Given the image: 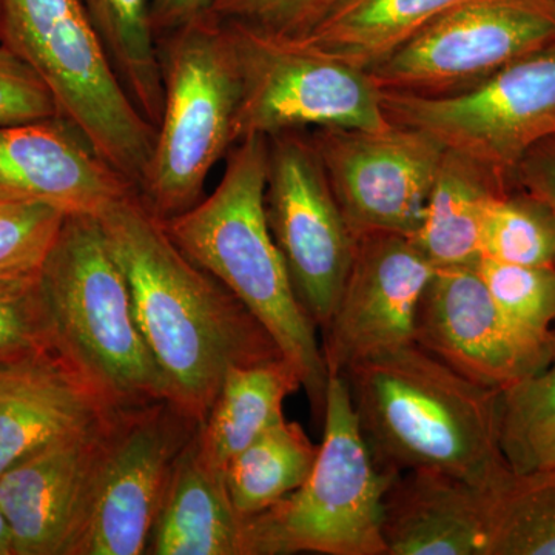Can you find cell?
<instances>
[{"mask_svg": "<svg viewBox=\"0 0 555 555\" xmlns=\"http://www.w3.org/2000/svg\"><path fill=\"white\" fill-rule=\"evenodd\" d=\"M167 400L203 423L229 369L284 358L268 328L192 261L138 193L100 217Z\"/></svg>", "mask_w": 555, "mask_h": 555, "instance_id": "1", "label": "cell"}, {"mask_svg": "<svg viewBox=\"0 0 555 555\" xmlns=\"http://www.w3.org/2000/svg\"><path fill=\"white\" fill-rule=\"evenodd\" d=\"M358 426L385 473L429 470L495 489L513 473L500 441V393L422 347H398L347 371Z\"/></svg>", "mask_w": 555, "mask_h": 555, "instance_id": "2", "label": "cell"}, {"mask_svg": "<svg viewBox=\"0 0 555 555\" xmlns=\"http://www.w3.org/2000/svg\"><path fill=\"white\" fill-rule=\"evenodd\" d=\"M269 138L250 134L228 153L217 189L167 219V233L195 264L235 295L262 324L298 372L317 418L326 406L328 372L317 326L299 305L268 218Z\"/></svg>", "mask_w": 555, "mask_h": 555, "instance_id": "3", "label": "cell"}, {"mask_svg": "<svg viewBox=\"0 0 555 555\" xmlns=\"http://www.w3.org/2000/svg\"><path fill=\"white\" fill-rule=\"evenodd\" d=\"M39 286L54 349L107 403L134 408L167 400L100 218L65 217Z\"/></svg>", "mask_w": 555, "mask_h": 555, "instance_id": "4", "label": "cell"}, {"mask_svg": "<svg viewBox=\"0 0 555 555\" xmlns=\"http://www.w3.org/2000/svg\"><path fill=\"white\" fill-rule=\"evenodd\" d=\"M163 113L139 199L160 221L204 198L210 171L236 144L243 78L229 25L210 14L158 38Z\"/></svg>", "mask_w": 555, "mask_h": 555, "instance_id": "5", "label": "cell"}, {"mask_svg": "<svg viewBox=\"0 0 555 555\" xmlns=\"http://www.w3.org/2000/svg\"><path fill=\"white\" fill-rule=\"evenodd\" d=\"M0 43L39 76L60 116L138 193L156 127L124 87L82 0H0Z\"/></svg>", "mask_w": 555, "mask_h": 555, "instance_id": "6", "label": "cell"}, {"mask_svg": "<svg viewBox=\"0 0 555 555\" xmlns=\"http://www.w3.org/2000/svg\"><path fill=\"white\" fill-rule=\"evenodd\" d=\"M396 477L375 463L346 379L328 378L315 465L297 491L259 514L266 555H386L385 500Z\"/></svg>", "mask_w": 555, "mask_h": 555, "instance_id": "7", "label": "cell"}, {"mask_svg": "<svg viewBox=\"0 0 555 555\" xmlns=\"http://www.w3.org/2000/svg\"><path fill=\"white\" fill-rule=\"evenodd\" d=\"M379 91L393 126L422 131L509 185L526 153L555 137V43L459 93Z\"/></svg>", "mask_w": 555, "mask_h": 555, "instance_id": "8", "label": "cell"}, {"mask_svg": "<svg viewBox=\"0 0 555 555\" xmlns=\"http://www.w3.org/2000/svg\"><path fill=\"white\" fill-rule=\"evenodd\" d=\"M225 25L235 40L243 78L236 142L309 126L363 131L393 126L366 69L302 43Z\"/></svg>", "mask_w": 555, "mask_h": 555, "instance_id": "9", "label": "cell"}, {"mask_svg": "<svg viewBox=\"0 0 555 555\" xmlns=\"http://www.w3.org/2000/svg\"><path fill=\"white\" fill-rule=\"evenodd\" d=\"M554 43L550 0H466L366 72L379 90L441 96Z\"/></svg>", "mask_w": 555, "mask_h": 555, "instance_id": "10", "label": "cell"}, {"mask_svg": "<svg viewBox=\"0 0 555 555\" xmlns=\"http://www.w3.org/2000/svg\"><path fill=\"white\" fill-rule=\"evenodd\" d=\"M199 425L169 400L119 408L69 555L147 554L175 463Z\"/></svg>", "mask_w": 555, "mask_h": 555, "instance_id": "11", "label": "cell"}, {"mask_svg": "<svg viewBox=\"0 0 555 555\" xmlns=\"http://www.w3.org/2000/svg\"><path fill=\"white\" fill-rule=\"evenodd\" d=\"M264 207L299 305L323 328L345 286L357 238L312 139L298 130L269 138Z\"/></svg>", "mask_w": 555, "mask_h": 555, "instance_id": "12", "label": "cell"}, {"mask_svg": "<svg viewBox=\"0 0 555 555\" xmlns=\"http://www.w3.org/2000/svg\"><path fill=\"white\" fill-rule=\"evenodd\" d=\"M353 235L414 238L444 149L406 127L383 131L320 129L312 138Z\"/></svg>", "mask_w": 555, "mask_h": 555, "instance_id": "13", "label": "cell"}, {"mask_svg": "<svg viewBox=\"0 0 555 555\" xmlns=\"http://www.w3.org/2000/svg\"><path fill=\"white\" fill-rule=\"evenodd\" d=\"M477 264L436 269L416 310L415 345L470 382L505 390L542 371L555 346L503 313Z\"/></svg>", "mask_w": 555, "mask_h": 555, "instance_id": "14", "label": "cell"}, {"mask_svg": "<svg viewBox=\"0 0 555 555\" xmlns=\"http://www.w3.org/2000/svg\"><path fill=\"white\" fill-rule=\"evenodd\" d=\"M434 273L408 236H357L341 295L321 328L328 377H345L361 361L415 343L416 310Z\"/></svg>", "mask_w": 555, "mask_h": 555, "instance_id": "15", "label": "cell"}, {"mask_svg": "<svg viewBox=\"0 0 555 555\" xmlns=\"http://www.w3.org/2000/svg\"><path fill=\"white\" fill-rule=\"evenodd\" d=\"M118 409L0 474V511L14 555L72 553Z\"/></svg>", "mask_w": 555, "mask_h": 555, "instance_id": "16", "label": "cell"}, {"mask_svg": "<svg viewBox=\"0 0 555 555\" xmlns=\"http://www.w3.org/2000/svg\"><path fill=\"white\" fill-rule=\"evenodd\" d=\"M0 189L67 217H100L137 193L62 116L0 126Z\"/></svg>", "mask_w": 555, "mask_h": 555, "instance_id": "17", "label": "cell"}, {"mask_svg": "<svg viewBox=\"0 0 555 555\" xmlns=\"http://www.w3.org/2000/svg\"><path fill=\"white\" fill-rule=\"evenodd\" d=\"M112 409L54 349L7 361L0 375V474Z\"/></svg>", "mask_w": 555, "mask_h": 555, "instance_id": "18", "label": "cell"}, {"mask_svg": "<svg viewBox=\"0 0 555 555\" xmlns=\"http://www.w3.org/2000/svg\"><path fill=\"white\" fill-rule=\"evenodd\" d=\"M147 554L266 555L259 514L244 516L233 505L224 473L201 451L198 433L175 463Z\"/></svg>", "mask_w": 555, "mask_h": 555, "instance_id": "19", "label": "cell"}, {"mask_svg": "<svg viewBox=\"0 0 555 555\" xmlns=\"http://www.w3.org/2000/svg\"><path fill=\"white\" fill-rule=\"evenodd\" d=\"M492 491L429 470L398 474L385 500L386 555H488Z\"/></svg>", "mask_w": 555, "mask_h": 555, "instance_id": "20", "label": "cell"}, {"mask_svg": "<svg viewBox=\"0 0 555 555\" xmlns=\"http://www.w3.org/2000/svg\"><path fill=\"white\" fill-rule=\"evenodd\" d=\"M509 189L485 167L444 150L414 243L434 268L477 264L483 255L486 210Z\"/></svg>", "mask_w": 555, "mask_h": 555, "instance_id": "21", "label": "cell"}, {"mask_svg": "<svg viewBox=\"0 0 555 555\" xmlns=\"http://www.w3.org/2000/svg\"><path fill=\"white\" fill-rule=\"evenodd\" d=\"M299 389L301 379L286 358L229 369L198 429L208 462L224 473L233 456L286 418L284 401Z\"/></svg>", "mask_w": 555, "mask_h": 555, "instance_id": "22", "label": "cell"}, {"mask_svg": "<svg viewBox=\"0 0 555 555\" xmlns=\"http://www.w3.org/2000/svg\"><path fill=\"white\" fill-rule=\"evenodd\" d=\"M463 2L466 0H352L297 43L367 69Z\"/></svg>", "mask_w": 555, "mask_h": 555, "instance_id": "23", "label": "cell"}, {"mask_svg": "<svg viewBox=\"0 0 555 555\" xmlns=\"http://www.w3.org/2000/svg\"><path fill=\"white\" fill-rule=\"evenodd\" d=\"M320 447L299 423H278L250 447L233 456L224 469L233 505L244 516H257L305 483Z\"/></svg>", "mask_w": 555, "mask_h": 555, "instance_id": "24", "label": "cell"}, {"mask_svg": "<svg viewBox=\"0 0 555 555\" xmlns=\"http://www.w3.org/2000/svg\"><path fill=\"white\" fill-rule=\"evenodd\" d=\"M82 3L131 100L153 126H158L164 102L163 69L158 39L150 25V0Z\"/></svg>", "mask_w": 555, "mask_h": 555, "instance_id": "25", "label": "cell"}, {"mask_svg": "<svg viewBox=\"0 0 555 555\" xmlns=\"http://www.w3.org/2000/svg\"><path fill=\"white\" fill-rule=\"evenodd\" d=\"M488 555H555V469L513 470L492 491Z\"/></svg>", "mask_w": 555, "mask_h": 555, "instance_id": "26", "label": "cell"}, {"mask_svg": "<svg viewBox=\"0 0 555 555\" xmlns=\"http://www.w3.org/2000/svg\"><path fill=\"white\" fill-rule=\"evenodd\" d=\"M481 250L505 264L554 266V215L524 190H502L486 210Z\"/></svg>", "mask_w": 555, "mask_h": 555, "instance_id": "27", "label": "cell"}, {"mask_svg": "<svg viewBox=\"0 0 555 555\" xmlns=\"http://www.w3.org/2000/svg\"><path fill=\"white\" fill-rule=\"evenodd\" d=\"M555 436V353L542 371L500 393V441L514 473H528Z\"/></svg>", "mask_w": 555, "mask_h": 555, "instance_id": "28", "label": "cell"}, {"mask_svg": "<svg viewBox=\"0 0 555 555\" xmlns=\"http://www.w3.org/2000/svg\"><path fill=\"white\" fill-rule=\"evenodd\" d=\"M477 268L503 313L529 337L555 346V264L516 266L481 258Z\"/></svg>", "mask_w": 555, "mask_h": 555, "instance_id": "29", "label": "cell"}, {"mask_svg": "<svg viewBox=\"0 0 555 555\" xmlns=\"http://www.w3.org/2000/svg\"><path fill=\"white\" fill-rule=\"evenodd\" d=\"M67 215L35 201L0 206V281L40 276Z\"/></svg>", "mask_w": 555, "mask_h": 555, "instance_id": "30", "label": "cell"}, {"mask_svg": "<svg viewBox=\"0 0 555 555\" xmlns=\"http://www.w3.org/2000/svg\"><path fill=\"white\" fill-rule=\"evenodd\" d=\"M350 2L352 0H215L207 14L268 38L301 42Z\"/></svg>", "mask_w": 555, "mask_h": 555, "instance_id": "31", "label": "cell"}, {"mask_svg": "<svg viewBox=\"0 0 555 555\" xmlns=\"http://www.w3.org/2000/svg\"><path fill=\"white\" fill-rule=\"evenodd\" d=\"M51 349L54 346L39 278L0 281V361Z\"/></svg>", "mask_w": 555, "mask_h": 555, "instance_id": "32", "label": "cell"}, {"mask_svg": "<svg viewBox=\"0 0 555 555\" xmlns=\"http://www.w3.org/2000/svg\"><path fill=\"white\" fill-rule=\"evenodd\" d=\"M60 116L46 83L21 57L0 43V126Z\"/></svg>", "mask_w": 555, "mask_h": 555, "instance_id": "33", "label": "cell"}, {"mask_svg": "<svg viewBox=\"0 0 555 555\" xmlns=\"http://www.w3.org/2000/svg\"><path fill=\"white\" fill-rule=\"evenodd\" d=\"M509 184L542 201L555 218V137L526 153L509 175Z\"/></svg>", "mask_w": 555, "mask_h": 555, "instance_id": "34", "label": "cell"}, {"mask_svg": "<svg viewBox=\"0 0 555 555\" xmlns=\"http://www.w3.org/2000/svg\"><path fill=\"white\" fill-rule=\"evenodd\" d=\"M215 0H150L149 17L156 39L208 13Z\"/></svg>", "mask_w": 555, "mask_h": 555, "instance_id": "35", "label": "cell"}, {"mask_svg": "<svg viewBox=\"0 0 555 555\" xmlns=\"http://www.w3.org/2000/svg\"><path fill=\"white\" fill-rule=\"evenodd\" d=\"M534 469H555V436L540 449L531 470Z\"/></svg>", "mask_w": 555, "mask_h": 555, "instance_id": "36", "label": "cell"}, {"mask_svg": "<svg viewBox=\"0 0 555 555\" xmlns=\"http://www.w3.org/2000/svg\"><path fill=\"white\" fill-rule=\"evenodd\" d=\"M0 555H14L9 524H7L2 511H0Z\"/></svg>", "mask_w": 555, "mask_h": 555, "instance_id": "37", "label": "cell"}, {"mask_svg": "<svg viewBox=\"0 0 555 555\" xmlns=\"http://www.w3.org/2000/svg\"><path fill=\"white\" fill-rule=\"evenodd\" d=\"M14 199L17 198H14V196H11L10 193L3 192V190L0 189V206H2V204L10 203V201Z\"/></svg>", "mask_w": 555, "mask_h": 555, "instance_id": "38", "label": "cell"}, {"mask_svg": "<svg viewBox=\"0 0 555 555\" xmlns=\"http://www.w3.org/2000/svg\"><path fill=\"white\" fill-rule=\"evenodd\" d=\"M7 361H0V375H2V367H3V364H5Z\"/></svg>", "mask_w": 555, "mask_h": 555, "instance_id": "39", "label": "cell"}, {"mask_svg": "<svg viewBox=\"0 0 555 555\" xmlns=\"http://www.w3.org/2000/svg\"><path fill=\"white\" fill-rule=\"evenodd\" d=\"M550 2H551V3H554V5H555V0H550Z\"/></svg>", "mask_w": 555, "mask_h": 555, "instance_id": "40", "label": "cell"}]
</instances>
